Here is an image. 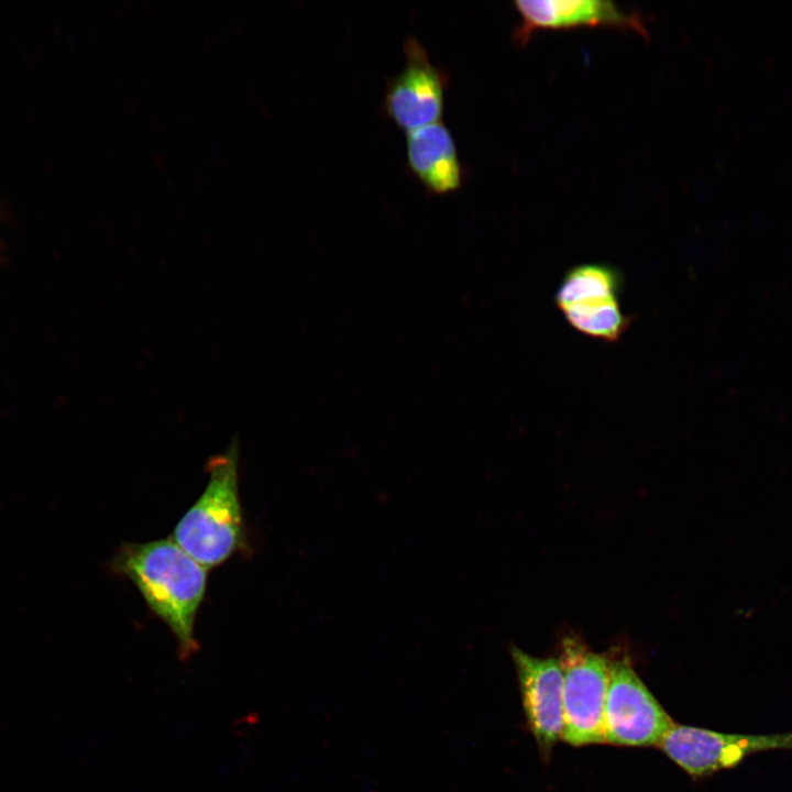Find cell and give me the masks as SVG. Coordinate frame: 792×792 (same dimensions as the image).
<instances>
[{"mask_svg":"<svg viewBox=\"0 0 792 792\" xmlns=\"http://www.w3.org/2000/svg\"><path fill=\"white\" fill-rule=\"evenodd\" d=\"M116 574L130 580L151 612L169 628L182 661L199 650L197 612L207 586V571L172 538L123 543L110 562Z\"/></svg>","mask_w":792,"mask_h":792,"instance_id":"6da1fadb","label":"cell"},{"mask_svg":"<svg viewBox=\"0 0 792 792\" xmlns=\"http://www.w3.org/2000/svg\"><path fill=\"white\" fill-rule=\"evenodd\" d=\"M208 483L180 518L172 539L206 570L245 550L246 537L239 496V442L211 457Z\"/></svg>","mask_w":792,"mask_h":792,"instance_id":"7a4b0ae2","label":"cell"},{"mask_svg":"<svg viewBox=\"0 0 792 792\" xmlns=\"http://www.w3.org/2000/svg\"><path fill=\"white\" fill-rule=\"evenodd\" d=\"M559 660L563 671L562 739L575 747L605 743L608 654L596 653L579 638L568 636L561 642Z\"/></svg>","mask_w":792,"mask_h":792,"instance_id":"3957f363","label":"cell"},{"mask_svg":"<svg viewBox=\"0 0 792 792\" xmlns=\"http://www.w3.org/2000/svg\"><path fill=\"white\" fill-rule=\"evenodd\" d=\"M604 706L605 743L628 747L657 746L673 721L647 689L625 652L608 656Z\"/></svg>","mask_w":792,"mask_h":792,"instance_id":"277c9868","label":"cell"},{"mask_svg":"<svg viewBox=\"0 0 792 792\" xmlns=\"http://www.w3.org/2000/svg\"><path fill=\"white\" fill-rule=\"evenodd\" d=\"M693 778L711 776L739 766L751 754L792 751V730L779 734H726L673 724L657 745Z\"/></svg>","mask_w":792,"mask_h":792,"instance_id":"5b68a950","label":"cell"},{"mask_svg":"<svg viewBox=\"0 0 792 792\" xmlns=\"http://www.w3.org/2000/svg\"><path fill=\"white\" fill-rule=\"evenodd\" d=\"M405 67L388 80L383 111L406 134L441 120L448 75L430 61L419 40L404 42Z\"/></svg>","mask_w":792,"mask_h":792,"instance_id":"8992f818","label":"cell"},{"mask_svg":"<svg viewBox=\"0 0 792 792\" xmlns=\"http://www.w3.org/2000/svg\"><path fill=\"white\" fill-rule=\"evenodd\" d=\"M527 723L538 747L548 757L563 734V671L559 659L536 658L513 647Z\"/></svg>","mask_w":792,"mask_h":792,"instance_id":"52a82bcc","label":"cell"},{"mask_svg":"<svg viewBox=\"0 0 792 792\" xmlns=\"http://www.w3.org/2000/svg\"><path fill=\"white\" fill-rule=\"evenodd\" d=\"M514 7L521 19L513 33V40L519 45L526 44L531 34L540 29L603 25L648 35L640 13L625 11L608 0H517Z\"/></svg>","mask_w":792,"mask_h":792,"instance_id":"ba28073f","label":"cell"},{"mask_svg":"<svg viewBox=\"0 0 792 792\" xmlns=\"http://www.w3.org/2000/svg\"><path fill=\"white\" fill-rule=\"evenodd\" d=\"M407 166L431 195H448L463 183L454 139L440 121L406 134Z\"/></svg>","mask_w":792,"mask_h":792,"instance_id":"9c48e42d","label":"cell"},{"mask_svg":"<svg viewBox=\"0 0 792 792\" xmlns=\"http://www.w3.org/2000/svg\"><path fill=\"white\" fill-rule=\"evenodd\" d=\"M620 286V275L614 267L605 264L579 265L564 276L556 301L562 309L576 302L617 297Z\"/></svg>","mask_w":792,"mask_h":792,"instance_id":"30bf717a","label":"cell"},{"mask_svg":"<svg viewBox=\"0 0 792 792\" xmlns=\"http://www.w3.org/2000/svg\"><path fill=\"white\" fill-rule=\"evenodd\" d=\"M561 310L580 332L607 341H616L628 326L617 297L576 302Z\"/></svg>","mask_w":792,"mask_h":792,"instance_id":"8fae6325","label":"cell"}]
</instances>
